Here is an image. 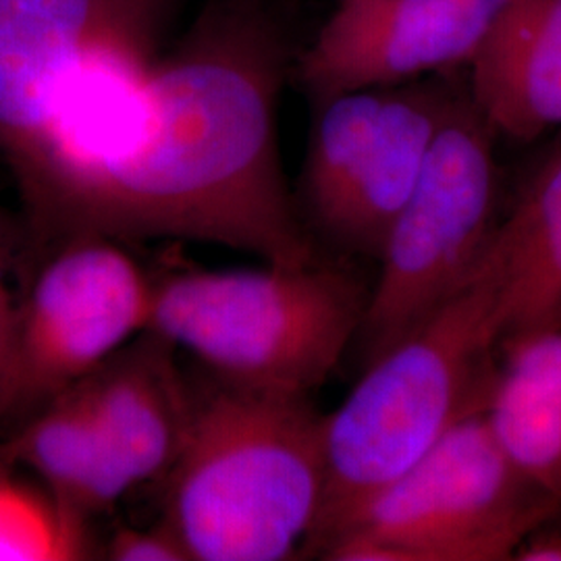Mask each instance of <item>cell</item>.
Masks as SVG:
<instances>
[{"mask_svg":"<svg viewBox=\"0 0 561 561\" xmlns=\"http://www.w3.org/2000/svg\"><path fill=\"white\" fill-rule=\"evenodd\" d=\"M159 46L117 44L88 60L9 167L34 256L104 236L321 261L280 167L277 21L261 0H213L175 48Z\"/></svg>","mask_w":561,"mask_h":561,"instance_id":"6da1fadb","label":"cell"},{"mask_svg":"<svg viewBox=\"0 0 561 561\" xmlns=\"http://www.w3.org/2000/svg\"><path fill=\"white\" fill-rule=\"evenodd\" d=\"M505 335L502 271L489 252L474 279L368 362L322 414L324 500L308 553L319 556L454 426L486 410Z\"/></svg>","mask_w":561,"mask_h":561,"instance_id":"7a4b0ae2","label":"cell"},{"mask_svg":"<svg viewBox=\"0 0 561 561\" xmlns=\"http://www.w3.org/2000/svg\"><path fill=\"white\" fill-rule=\"evenodd\" d=\"M164 481L162 522L190 560H296L321 518L322 414L310 398L217 381L196 393Z\"/></svg>","mask_w":561,"mask_h":561,"instance_id":"3957f363","label":"cell"},{"mask_svg":"<svg viewBox=\"0 0 561 561\" xmlns=\"http://www.w3.org/2000/svg\"><path fill=\"white\" fill-rule=\"evenodd\" d=\"M175 268L152 277L148 329L238 389L310 398L360 331L370 287L345 259Z\"/></svg>","mask_w":561,"mask_h":561,"instance_id":"277c9868","label":"cell"},{"mask_svg":"<svg viewBox=\"0 0 561 561\" xmlns=\"http://www.w3.org/2000/svg\"><path fill=\"white\" fill-rule=\"evenodd\" d=\"M495 138L468 85L458 90L382 245L381 271L354 341L364 366L479 275L505 210Z\"/></svg>","mask_w":561,"mask_h":561,"instance_id":"5b68a950","label":"cell"},{"mask_svg":"<svg viewBox=\"0 0 561 561\" xmlns=\"http://www.w3.org/2000/svg\"><path fill=\"white\" fill-rule=\"evenodd\" d=\"M560 503L505 454L484 412L454 426L319 553L335 561H507Z\"/></svg>","mask_w":561,"mask_h":561,"instance_id":"8992f818","label":"cell"},{"mask_svg":"<svg viewBox=\"0 0 561 561\" xmlns=\"http://www.w3.org/2000/svg\"><path fill=\"white\" fill-rule=\"evenodd\" d=\"M458 88L435 80L343 92L317 104L300 187L301 225L337 259L379 261Z\"/></svg>","mask_w":561,"mask_h":561,"instance_id":"52a82bcc","label":"cell"},{"mask_svg":"<svg viewBox=\"0 0 561 561\" xmlns=\"http://www.w3.org/2000/svg\"><path fill=\"white\" fill-rule=\"evenodd\" d=\"M18 298L0 435L148 329L152 277L119 240L73 236L36 256Z\"/></svg>","mask_w":561,"mask_h":561,"instance_id":"ba28073f","label":"cell"},{"mask_svg":"<svg viewBox=\"0 0 561 561\" xmlns=\"http://www.w3.org/2000/svg\"><path fill=\"white\" fill-rule=\"evenodd\" d=\"M516 0H337L298 59L314 102L468 69Z\"/></svg>","mask_w":561,"mask_h":561,"instance_id":"9c48e42d","label":"cell"},{"mask_svg":"<svg viewBox=\"0 0 561 561\" xmlns=\"http://www.w3.org/2000/svg\"><path fill=\"white\" fill-rule=\"evenodd\" d=\"M178 0H0V159L36 144L67 83L104 48L161 42Z\"/></svg>","mask_w":561,"mask_h":561,"instance_id":"30bf717a","label":"cell"},{"mask_svg":"<svg viewBox=\"0 0 561 561\" xmlns=\"http://www.w3.org/2000/svg\"><path fill=\"white\" fill-rule=\"evenodd\" d=\"M175 345L144 331L80 385L134 484L164 479L187 437L196 393Z\"/></svg>","mask_w":561,"mask_h":561,"instance_id":"8fae6325","label":"cell"},{"mask_svg":"<svg viewBox=\"0 0 561 561\" xmlns=\"http://www.w3.org/2000/svg\"><path fill=\"white\" fill-rule=\"evenodd\" d=\"M468 92L495 136L561 129V0H516L468 67Z\"/></svg>","mask_w":561,"mask_h":561,"instance_id":"7c38bea8","label":"cell"},{"mask_svg":"<svg viewBox=\"0 0 561 561\" xmlns=\"http://www.w3.org/2000/svg\"><path fill=\"white\" fill-rule=\"evenodd\" d=\"M0 466L36 474L44 491L85 524L134 486L80 382L0 435Z\"/></svg>","mask_w":561,"mask_h":561,"instance_id":"4fadbf2b","label":"cell"},{"mask_svg":"<svg viewBox=\"0 0 561 561\" xmlns=\"http://www.w3.org/2000/svg\"><path fill=\"white\" fill-rule=\"evenodd\" d=\"M484 416L522 474L561 503V324L502 341Z\"/></svg>","mask_w":561,"mask_h":561,"instance_id":"5bb4252c","label":"cell"},{"mask_svg":"<svg viewBox=\"0 0 561 561\" xmlns=\"http://www.w3.org/2000/svg\"><path fill=\"white\" fill-rule=\"evenodd\" d=\"M491 254L502 271L507 335L561 324V144L503 210Z\"/></svg>","mask_w":561,"mask_h":561,"instance_id":"9a60e30c","label":"cell"},{"mask_svg":"<svg viewBox=\"0 0 561 561\" xmlns=\"http://www.w3.org/2000/svg\"><path fill=\"white\" fill-rule=\"evenodd\" d=\"M85 522L0 466V561L85 560Z\"/></svg>","mask_w":561,"mask_h":561,"instance_id":"2e32d148","label":"cell"},{"mask_svg":"<svg viewBox=\"0 0 561 561\" xmlns=\"http://www.w3.org/2000/svg\"><path fill=\"white\" fill-rule=\"evenodd\" d=\"M113 561H190L180 539L164 522L150 528L117 526L104 547Z\"/></svg>","mask_w":561,"mask_h":561,"instance_id":"e0dca14e","label":"cell"},{"mask_svg":"<svg viewBox=\"0 0 561 561\" xmlns=\"http://www.w3.org/2000/svg\"><path fill=\"white\" fill-rule=\"evenodd\" d=\"M7 222L0 213V408L7 391L11 360H13V337H15V312H18V298L9 285V264H11V250H9V236Z\"/></svg>","mask_w":561,"mask_h":561,"instance_id":"ac0fdd59","label":"cell"},{"mask_svg":"<svg viewBox=\"0 0 561 561\" xmlns=\"http://www.w3.org/2000/svg\"><path fill=\"white\" fill-rule=\"evenodd\" d=\"M551 520L558 522V524H561V503H560V507H558V510H556V514H553V516H551Z\"/></svg>","mask_w":561,"mask_h":561,"instance_id":"d6986e66","label":"cell"}]
</instances>
